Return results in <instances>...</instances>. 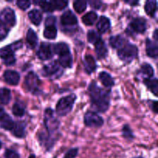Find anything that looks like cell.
<instances>
[{
  "label": "cell",
  "instance_id": "21",
  "mask_svg": "<svg viewBox=\"0 0 158 158\" xmlns=\"http://www.w3.org/2000/svg\"><path fill=\"white\" fill-rule=\"evenodd\" d=\"M26 42H27L28 47L30 49H34L37 46L38 37L32 29H29L28 30L27 34H26Z\"/></svg>",
  "mask_w": 158,
  "mask_h": 158
},
{
  "label": "cell",
  "instance_id": "11",
  "mask_svg": "<svg viewBox=\"0 0 158 158\" xmlns=\"http://www.w3.org/2000/svg\"><path fill=\"white\" fill-rule=\"evenodd\" d=\"M56 18L54 16H49L45 22V27L43 35L48 40H54L57 35V29L56 27Z\"/></svg>",
  "mask_w": 158,
  "mask_h": 158
},
{
  "label": "cell",
  "instance_id": "10",
  "mask_svg": "<svg viewBox=\"0 0 158 158\" xmlns=\"http://www.w3.org/2000/svg\"><path fill=\"white\" fill-rule=\"evenodd\" d=\"M147 29V21L143 18H137L132 20L127 32L131 34H142Z\"/></svg>",
  "mask_w": 158,
  "mask_h": 158
},
{
  "label": "cell",
  "instance_id": "4",
  "mask_svg": "<svg viewBox=\"0 0 158 158\" xmlns=\"http://www.w3.org/2000/svg\"><path fill=\"white\" fill-rule=\"evenodd\" d=\"M76 99H77V97L75 94H70V95L60 99L56 106V111L57 115L60 117H64L69 114L73 107Z\"/></svg>",
  "mask_w": 158,
  "mask_h": 158
},
{
  "label": "cell",
  "instance_id": "31",
  "mask_svg": "<svg viewBox=\"0 0 158 158\" xmlns=\"http://www.w3.org/2000/svg\"><path fill=\"white\" fill-rule=\"evenodd\" d=\"M140 73H142V75L146 76V78H151L154 76V71L151 65L148 63H143L141 66Z\"/></svg>",
  "mask_w": 158,
  "mask_h": 158
},
{
  "label": "cell",
  "instance_id": "35",
  "mask_svg": "<svg viewBox=\"0 0 158 158\" xmlns=\"http://www.w3.org/2000/svg\"><path fill=\"white\" fill-rule=\"evenodd\" d=\"M122 132H123V136L127 140H132V139L134 138V135L133 134L132 131L130 128V127L128 125H125L123 127V130H122Z\"/></svg>",
  "mask_w": 158,
  "mask_h": 158
},
{
  "label": "cell",
  "instance_id": "41",
  "mask_svg": "<svg viewBox=\"0 0 158 158\" xmlns=\"http://www.w3.org/2000/svg\"><path fill=\"white\" fill-rule=\"evenodd\" d=\"M89 3L90 4L91 7H93L94 9H100V6H101L102 2L100 1H89Z\"/></svg>",
  "mask_w": 158,
  "mask_h": 158
},
{
  "label": "cell",
  "instance_id": "13",
  "mask_svg": "<svg viewBox=\"0 0 158 158\" xmlns=\"http://www.w3.org/2000/svg\"><path fill=\"white\" fill-rule=\"evenodd\" d=\"M37 56H38L39 59L42 60H50L52 57V46L47 43H41L38 51H37Z\"/></svg>",
  "mask_w": 158,
  "mask_h": 158
},
{
  "label": "cell",
  "instance_id": "14",
  "mask_svg": "<svg viewBox=\"0 0 158 158\" xmlns=\"http://www.w3.org/2000/svg\"><path fill=\"white\" fill-rule=\"evenodd\" d=\"M60 22H61L62 26H66V27L75 26L78 23L77 16L70 10H67L62 15Z\"/></svg>",
  "mask_w": 158,
  "mask_h": 158
},
{
  "label": "cell",
  "instance_id": "46",
  "mask_svg": "<svg viewBox=\"0 0 158 158\" xmlns=\"http://www.w3.org/2000/svg\"><path fill=\"white\" fill-rule=\"evenodd\" d=\"M1 148H2V143L1 141H0V149H1Z\"/></svg>",
  "mask_w": 158,
  "mask_h": 158
},
{
  "label": "cell",
  "instance_id": "19",
  "mask_svg": "<svg viewBox=\"0 0 158 158\" xmlns=\"http://www.w3.org/2000/svg\"><path fill=\"white\" fill-rule=\"evenodd\" d=\"M26 126L24 122H17L14 123V127L12 130V134L19 138H23L26 135Z\"/></svg>",
  "mask_w": 158,
  "mask_h": 158
},
{
  "label": "cell",
  "instance_id": "5",
  "mask_svg": "<svg viewBox=\"0 0 158 158\" xmlns=\"http://www.w3.org/2000/svg\"><path fill=\"white\" fill-rule=\"evenodd\" d=\"M119 58L125 63H131L137 58L138 55V49L134 45L127 43L117 52Z\"/></svg>",
  "mask_w": 158,
  "mask_h": 158
},
{
  "label": "cell",
  "instance_id": "39",
  "mask_svg": "<svg viewBox=\"0 0 158 158\" xmlns=\"http://www.w3.org/2000/svg\"><path fill=\"white\" fill-rule=\"evenodd\" d=\"M4 158H20L19 154L12 149H7L5 152Z\"/></svg>",
  "mask_w": 158,
  "mask_h": 158
},
{
  "label": "cell",
  "instance_id": "1",
  "mask_svg": "<svg viewBox=\"0 0 158 158\" xmlns=\"http://www.w3.org/2000/svg\"><path fill=\"white\" fill-rule=\"evenodd\" d=\"M91 106L97 112L105 113L110 106V92L100 88L95 82L89 86Z\"/></svg>",
  "mask_w": 158,
  "mask_h": 158
},
{
  "label": "cell",
  "instance_id": "16",
  "mask_svg": "<svg viewBox=\"0 0 158 158\" xmlns=\"http://www.w3.org/2000/svg\"><path fill=\"white\" fill-rule=\"evenodd\" d=\"M84 69L87 73L90 74L96 70L97 69V63L94 56L90 55H86L83 60Z\"/></svg>",
  "mask_w": 158,
  "mask_h": 158
},
{
  "label": "cell",
  "instance_id": "26",
  "mask_svg": "<svg viewBox=\"0 0 158 158\" xmlns=\"http://www.w3.org/2000/svg\"><path fill=\"white\" fill-rule=\"evenodd\" d=\"M144 84L148 86V89L155 96H157L158 93V80L156 78H146L143 80Z\"/></svg>",
  "mask_w": 158,
  "mask_h": 158
},
{
  "label": "cell",
  "instance_id": "8",
  "mask_svg": "<svg viewBox=\"0 0 158 158\" xmlns=\"http://www.w3.org/2000/svg\"><path fill=\"white\" fill-rule=\"evenodd\" d=\"M40 79L35 73L29 72L25 78V86L32 94H36L40 92Z\"/></svg>",
  "mask_w": 158,
  "mask_h": 158
},
{
  "label": "cell",
  "instance_id": "40",
  "mask_svg": "<svg viewBox=\"0 0 158 158\" xmlns=\"http://www.w3.org/2000/svg\"><path fill=\"white\" fill-rule=\"evenodd\" d=\"M16 4L19 9H23V10H26L30 7L31 2L29 1H26V0H19V1L16 2Z\"/></svg>",
  "mask_w": 158,
  "mask_h": 158
},
{
  "label": "cell",
  "instance_id": "17",
  "mask_svg": "<svg viewBox=\"0 0 158 158\" xmlns=\"http://www.w3.org/2000/svg\"><path fill=\"white\" fill-rule=\"evenodd\" d=\"M95 46V50L96 53H97L98 59H103L106 56L108 53L107 48H106V44H105L104 41L102 39H100L99 41L94 44Z\"/></svg>",
  "mask_w": 158,
  "mask_h": 158
},
{
  "label": "cell",
  "instance_id": "43",
  "mask_svg": "<svg viewBox=\"0 0 158 158\" xmlns=\"http://www.w3.org/2000/svg\"><path fill=\"white\" fill-rule=\"evenodd\" d=\"M125 2H127V3H129V4H131V5H132V6H135V5H137V4H138V1H125Z\"/></svg>",
  "mask_w": 158,
  "mask_h": 158
},
{
  "label": "cell",
  "instance_id": "12",
  "mask_svg": "<svg viewBox=\"0 0 158 158\" xmlns=\"http://www.w3.org/2000/svg\"><path fill=\"white\" fill-rule=\"evenodd\" d=\"M84 123L89 127H100L103 124V120L97 113L87 111L84 115Z\"/></svg>",
  "mask_w": 158,
  "mask_h": 158
},
{
  "label": "cell",
  "instance_id": "47",
  "mask_svg": "<svg viewBox=\"0 0 158 158\" xmlns=\"http://www.w3.org/2000/svg\"><path fill=\"white\" fill-rule=\"evenodd\" d=\"M134 158H143L142 157H134Z\"/></svg>",
  "mask_w": 158,
  "mask_h": 158
},
{
  "label": "cell",
  "instance_id": "36",
  "mask_svg": "<svg viewBox=\"0 0 158 158\" xmlns=\"http://www.w3.org/2000/svg\"><path fill=\"white\" fill-rule=\"evenodd\" d=\"M53 4L55 10H63L67 6L68 2L65 0H54Z\"/></svg>",
  "mask_w": 158,
  "mask_h": 158
},
{
  "label": "cell",
  "instance_id": "2",
  "mask_svg": "<svg viewBox=\"0 0 158 158\" xmlns=\"http://www.w3.org/2000/svg\"><path fill=\"white\" fill-rule=\"evenodd\" d=\"M54 53L59 55V64L63 68H70L73 66V56L69 46L65 43H58L52 46Z\"/></svg>",
  "mask_w": 158,
  "mask_h": 158
},
{
  "label": "cell",
  "instance_id": "18",
  "mask_svg": "<svg viewBox=\"0 0 158 158\" xmlns=\"http://www.w3.org/2000/svg\"><path fill=\"white\" fill-rule=\"evenodd\" d=\"M157 43L150 39L146 40V52L148 56L156 59L157 57Z\"/></svg>",
  "mask_w": 158,
  "mask_h": 158
},
{
  "label": "cell",
  "instance_id": "33",
  "mask_svg": "<svg viewBox=\"0 0 158 158\" xmlns=\"http://www.w3.org/2000/svg\"><path fill=\"white\" fill-rule=\"evenodd\" d=\"M87 2L85 1H75L73 2V8L78 13H82L86 9Z\"/></svg>",
  "mask_w": 158,
  "mask_h": 158
},
{
  "label": "cell",
  "instance_id": "42",
  "mask_svg": "<svg viewBox=\"0 0 158 158\" xmlns=\"http://www.w3.org/2000/svg\"><path fill=\"white\" fill-rule=\"evenodd\" d=\"M152 103H153V106H151V108H152L153 111H154V113H157V103L156 101H152Z\"/></svg>",
  "mask_w": 158,
  "mask_h": 158
},
{
  "label": "cell",
  "instance_id": "6",
  "mask_svg": "<svg viewBox=\"0 0 158 158\" xmlns=\"http://www.w3.org/2000/svg\"><path fill=\"white\" fill-rule=\"evenodd\" d=\"M44 117L45 127H46L47 132L49 133V135L51 136L58 130L59 126H60V122L56 118L55 116H54L53 110L50 108H48L45 110Z\"/></svg>",
  "mask_w": 158,
  "mask_h": 158
},
{
  "label": "cell",
  "instance_id": "23",
  "mask_svg": "<svg viewBox=\"0 0 158 158\" xmlns=\"http://www.w3.org/2000/svg\"><path fill=\"white\" fill-rule=\"evenodd\" d=\"M110 45L114 49H119L123 47L125 45V39L122 35H113L110 38Z\"/></svg>",
  "mask_w": 158,
  "mask_h": 158
},
{
  "label": "cell",
  "instance_id": "30",
  "mask_svg": "<svg viewBox=\"0 0 158 158\" xmlns=\"http://www.w3.org/2000/svg\"><path fill=\"white\" fill-rule=\"evenodd\" d=\"M34 3L39 5L41 7V9L46 12H51L55 11L53 1H35L34 2Z\"/></svg>",
  "mask_w": 158,
  "mask_h": 158
},
{
  "label": "cell",
  "instance_id": "25",
  "mask_svg": "<svg viewBox=\"0 0 158 158\" xmlns=\"http://www.w3.org/2000/svg\"><path fill=\"white\" fill-rule=\"evenodd\" d=\"M28 15H29L30 21L35 26H39L40 23H41L42 19H43L42 12L40 10H38V9H32V10H31L29 12V14H28Z\"/></svg>",
  "mask_w": 158,
  "mask_h": 158
},
{
  "label": "cell",
  "instance_id": "27",
  "mask_svg": "<svg viewBox=\"0 0 158 158\" xmlns=\"http://www.w3.org/2000/svg\"><path fill=\"white\" fill-rule=\"evenodd\" d=\"M97 14L95 12H89L88 13H86V15H84L82 18V21L86 26H93V25L95 23V22L97 19Z\"/></svg>",
  "mask_w": 158,
  "mask_h": 158
},
{
  "label": "cell",
  "instance_id": "7",
  "mask_svg": "<svg viewBox=\"0 0 158 158\" xmlns=\"http://www.w3.org/2000/svg\"><path fill=\"white\" fill-rule=\"evenodd\" d=\"M63 69L60 67L58 62L54 61L43 66L42 69V74L43 77L49 79H57L61 77Z\"/></svg>",
  "mask_w": 158,
  "mask_h": 158
},
{
  "label": "cell",
  "instance_id": "28",
  "mask_svg": "<svg viewBox=\"0 0 158 158\" xmlns=\"http://www.w3.org/2000/svg\"><path fill=\"white\" fill-rule=\"evenodd\" d=\"M11 100V91L7 88L0 89V104L7 105Z\"/></svg>",
  "mask_w": 158,
  "mask_h": 158
},
{
  "label": "cell",
  "instance_id": "24",
  "mask_svg": "<svg viewBox=\"0 0 158 158\" xmlns=\"http://www.w3.org/2000/svg\"><path fill=\"white\" fill-rule=\"evenodd\" d=\"M99 78L101 80V83H103V86L107 88H110L115 84L114 81V79L111 77L110 74L106 72H101L99 75Z\"/></svg>",
  "mask_w": 158,
  "mask_h": 158
},
{
  "label": "cell",
  "instance_id": "34",
  "mask_svg": "<svg viewBox=\"0 0 158 158\" xmlns=\"http://www.w3.org/2000/svg\"><path fill=\"white\" fill-rule=\"evenodd\" d=\"M100 35H99L98 32L94 30H89L87 33V40L89 43L92 44H95L97 41L100 40Z\"/></svg>",
  "mask_w": 158,
  "mask_h": 158
},
{
  "label": "cell",
  "instance_id": "29",
  "mask_svg": "<svg viewBox=\"0 0 158 158\" xmlns=\"http://www.w3.org/2000/svg\"><path fill=\"white\" fill-rule=\"evenodd\" d=\"M145 11L147 14L151 17H154L157 12V2L154 0H149L145 3Z\"/></svg>",
  "mask_w": 158,
  "mask_h": 158
},
{
  "label": "cell",
  "instance_id": "32",
  "mask_svg": "<svg viewBox=\"0 0 158 158\" xmlns=\"http://www.w3.org/2000/svg\"><path fill=\"white\" fill-rule=\"evenodd\" d=\"M12 114L15 117H21L25 114V106L24 105L19 103H15L12 106Z\"/></svg>",
  "mask_w": 158,
  "mask_h": 158
},
{
  "label": "cell",
  "instance_id": "44",
  "mask_svg": "<svg viewBox=\"0 0 158 158\" xmlns=\"http://www.w3.org/2000/svg\"><path fill=\"white\" fill-rule=\"evenodd\" d=\"M157 32H158L157 29H155V31H154V40H155L156 42H157V37H158Z\"/></svg>",
  "mask_w": 158,
  "mask_h": 158
},
{
  "label": "cell",
  "instance_id": "9",
  "mask_svg": "<svg viewBox=\"0 0 158 158\" xmlns=\"http://www.w3.org/2000/svg\"><path fill=\"white\" fill-rule=\"evenodd\" d=\"M0 22L7 28L13 27L16 23L15 11L11 8H5L0 12Z\"/></svg>",
  "mask_w": 158,
  "mask_h": 158
},
{
  "label": "cell",
  "instance_id": "45",
  "mask_svg": "<svg viewBox=\"0 0 158 158\" xmlns=\"http://www.w3.org/2000/svg\"><path fill=\"white\" fill-rule=\"evenodd\" d=\"M5 114V110L2 106H0V118Z\"/></svg>",
  "mask_w": 158,
  "mask_h": 158
},
{
  "label": "cell",
  "instance_id": "15",
  "mask_svg": "<svg viewBox=\"0 0 158 158\" xmlns=\"http://www.w3.org/2000/svg\"><path fill=\"white\" fill-rule=\"evenodd\" d=\"M4 80L6 83L12 86H16L19 84L20 80V76L16 71L14 70H6L4 73Z\"/></svg>",
  "mask_w": 158,
  "mask_h": 158
},
{
  "label": "cell",
  "instance_id": "22",
  "mask_svg": "<svg viewBox=\"0 0 158 158\" xmlns=\"http://www.w3.org/2000/svg\"><path fill=\"white\" fill-rule=\"evenodd\" d=\"M14 122L12 119L8 114H5L0 118V127L6 131H12L14 127Z\"/></svg>",
  "mask_w": 158,
  "mask_h": 158
},
{
  "label": "cell",
  "instance_id": "37",
  "mask_svg": "<svg viewBox=\"0 0 158 158\" xmlns=\"http://www.w3.org/2000/svg\"><path fill=\"white\" fill-rule=\"evenodd\" d=\"M9 29L6 27V26L2 24V23L0 22V41L5 40L6 37L7 36L8 34H9Z\"/></svg>",
  "mask_w": 158,
  "mask_h": 158
},
{
  "label": "cell",
  "instance_id": "20",
  "mask_svg": "<svg viewBox=\"0 0 158 158\" xmlns=\"http://www.w3.org/2000/svg\"><path fill=\"white\" fill-rule=\"evenodd\" d=\"M97 30L100 33H105L110 28V21L106 16H101L97 24Z\"/></svg>",
  "mask_w": 158,
  "mask_h": 158
},
{
  "label": "cell",
  "instance_id": "3",
  "mask_svg": "<svg viewBox=\"0 0 158 158\" xmlns=\"http://www.w3.org/2000/svg\"><path fill=\"white\" fill-rule=\"evenodd\" d=\"M23 47L22 41H17L11 45L5 46L0 49V57L6 66H12L15 63V57L14 55L15 51Z\"/></svg>",
  "mask_w": 158,
  "mask_h": 158
},
{
  "label": "cell",
  "instance_id": "38",
  "mask_svg": "<svg viewBox=\"0 0 158 158\" xmlns=\"http://www.w3.org/2000/svg\"><path fill=\"white\" fill-rule=\"evenodd\" d=\"M78 148H72V149L69 150V151L65 154L63 158H76L77 156L78 155Z\"/></svg>",
  "mask_w": 158,
  "mask_h": 158
}]
</instances>
